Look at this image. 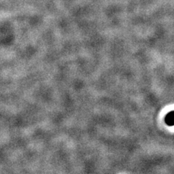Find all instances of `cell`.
Returning a JSON list of instances; mask_svg holds the SVG:
<instances>
[{
	"label": "cell",
	"mask_w": 174,
	"mask_h": 174,
	"mask_svg": "<svg viewBox=\"0 0 174 174\" xmlns=\"http://www.w3.org/2000/svg\"><path fill=\"white\" fill-rule=\"evenodd\" d=\"M165 122L168 126H174V110L171 111L165 115Z\"/></svg>",
	"instance_id": "cell-1"
}]
</instances>
